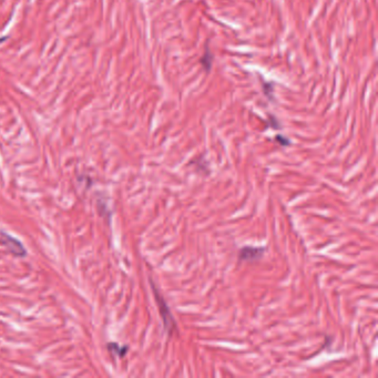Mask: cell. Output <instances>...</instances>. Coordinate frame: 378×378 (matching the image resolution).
Returning <instances> with one entry per match:
<instances>
[{"label": "cell", "mask_w": 378, "mask_h": 378, "mask_svg": "<svg viewBox=\"0 0 378 378\" xmlns=\"http://www.w3.org/2000/svg\"><path fill=\"white\" fill-rule=\"evenodd\" d=\"M151 286H152L154 297H156V302L159 306V312H160L161 320L164 324V328H166L168 334L171 336L173 334V332L176 331V328H177L176 320H174V317L172 316V313L170 311V308H169V305L167 304V302L164 301V298L162 297L160 293H159L158 288L156 287V285L153 284L152 281H151Z\"/></svg>", "instance_id": "1"}, {"label": "cell", "mask_w": 378, "mask_h": 378, "mask_svg": "<svg viewBox=\"0 0 378 378\" xmlns=\"http://www.w3.org/2000/svg\"><path fill=\"white\" fill-rule=\"evenodd\" d=\"M0 240L2 244L8 248V251L12 255L18 257H24L27 255V250L22 245V243L18 238L8 234L6 232H0Z\"/></svg>", "instance_id": "2"}, {"label": "cell", "mask_w": 378, "mask_h": 378, "mask_svg": "<svg viewBox=\"0 0 378 378\" xmlns=\"http://www.w3.org/2000/svg\"><path fill=\"white\" fill-rule=\"evenodd\" d=\"M264 253V248L263 247H252L246 246L243 247L242 250L238 253V258L241 261H247V262H254L260 260Z\"/></svg>", "instance_id": "3"}, {"label": "cell", "mask_w": 378, "mask_h": 378, "mask_svg": "<svg viewBox=\"0 0 378 378\" xmlns=\"http://www.w3.org/2000/svg\"><path fill=\"white\" fill-rule=\"evenodd\" d=\"M108 350L110 351L112 354H116L118 357H123L127 354L128 346H120L116 344V343H110V344H108Z\"/></svg>", "instance_id": "4"}, {"label": "cell", "mask_w": 378, "mask_h": 378, "mask_svg": "<svg viewBox=\"0 0 378 378\" xmlns=\"http://www.w3.org/2000/svg\"><path fill=\"white\" fill-rule=\"evenodd\" d=\"M212 60H213V54H212L210 49H208V47H206L204 56H203L201 58V64H202L203 68H204L206 71H210L211 70V68H212Z\"/></svg>", "instance_id": "5"}, {"label": "cell", "mask_w": 378, "mask_h": 378, "mask_svg": "<svg viewBox=\"0 0 378 378\" xmlns=\"http://www.w3.org/2000/svg\"><path fill=\"white\" fill-rule=\"evenodd\" d=\"M276 139H277V141H280V142H283V140H282V137H281V138H280V137H277ZM288 143H290V142H288V141H286V142H285L284 144H288Z\"/></svg>", "instance_id": "6"}]
</instances>
